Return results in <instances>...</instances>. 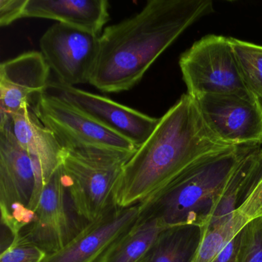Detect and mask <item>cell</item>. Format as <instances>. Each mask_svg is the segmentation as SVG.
Returning a JSON list of instances; mask_svg holds the SVG:
<instances>
[{"mask_svg":"<svg viewBox=\"0 0 262 262\" xmlns=\"http://www.w3.org/2000/svg\"><path fill=\"white\" fill-rule=\"evenodd\" d=\"M194 99L205 123L221 140L233 146H261L262 105L254 93Z\"/></svg>","mask_w":262,"mask_h":262,"instance_id":"obj_8","label":"cell"},{"mask_svg":"<svg viewBox=\"0 0 262 262\" xmlns=\"http://www.w3.org/2000/svg\"><path fill=\"white\" fill-rule=\"evenodd\" d=\"M208 128L195 99L182 95L126 162L115 203L126 208L152 197L210 156L233 148Z\"/></svg>","mask_w":262,"mask_h":262,"instance_id":"obj_1","label":"cell"},{"mask_svg":"<svg viewBox=\"0 0 262 262\" xmlns=\"http://www.w3.org/2000/svg\"><path fill=\"white\" fill-rule=\"evenodd\" d=\"M179 67L190 96L251 93L236 60L230 38L208 35L181 55Z\"/></svg>","mask_w":262,"mask_h":262,"instance_id":"obj_5","label":"cell"},{"mask_svg":"<svg viewBox=\"0 0 262 262\" xmlns=\"http://www.w3.org/2000/svg\"><path fill=\"white\" fill-rule=\"evenodd\" d=\"M47 253L20 233L2 250L0 262H42Z\"/></svg>","mask_w":262,"mask_h":262,"instance_id":"obj_20","label":"cell"},{"mask_svg":"<svg viewBox=\"0 0 262 262\" xmlns=\"http://www.w3.org/2000/svg\"><path fill=\"white\" fill-rule=\"evenodd\" d=\"M213 12L211 0H150L134 16L104 29L90 83L107 93L131 90L188 27Z\"/></svg>","mask_w":262,"mask_h":262,"instance_id":"obj_2","label":"cell"},{"mask_svg":"<svg viewBox=\"0 0 262 262\" xmlns=\"http://www.w3.org/2000/svg\"><path fill=\"white\" fill-rule=\"evenodd\" d=\"M157 220L140 219L116 239L99 262H138L146 255L160 233L165 229Z\"/></svg>","mask_w":262,"mask_h":262,"instance_id":"obj_17","label":"cell"},{"mask_svg":"<svg viewBox=\"0 0 262 262\" xmlns=\"http://www.w3.org/2000/svg\"><path fill=\"white\" fill-rule=\"evenodd\" d=\"M45 93L68 102L96 122L126 138L137 148L149 137L159 121L108 98L63 85L56 80L50 82Z\"/></svg>","mask_w":262,"mask_h":262,"instance_id":"obj_11","label":"cell"},{"mask_svg":"<svg viewBox=\"0 0 262 262\" xmlns=\"http://www.w3.org/2000/svg\"><path fill=\"white\" fill-rule=\"evenodd\" d=\"M259 100H260V103L262 105V96H260V97H258Z\"/></svg>","mask_w":262,"mask_h":262,"instance_id":"obj_24","label":"cell"},{"mask_svg":"<svg viewBox=\"0 0 262 262\" xmlns=\"http://www.w3.org/2000/svg\"><path fill=\"white\" fill-rule=\"evenodd\" d=\"M0 128H7L34 162L37 179L33 204L35 213L44 186L60 167L63 148L30 107L0 119Z\"/></svg>","mask_w":262,"mask_h":262,"instance_id":"obj_12","label":"cell"},{"mask_svg":"<svg viewBox=\"0 0 262 262\" xmlns=\"http://www.w3.org/2000/svg\"><path fill=\"white\" fill-rule=\"evenodd\" d=\"M254 148L233 147L199 162L141 203L139 217L156 219L165 228L197 225L206 229L239 165Z\"/></svg>","mask_w":262,"mask_h":262,"instance_id":"obj_3","label":"cell"},{"mask_svg":"<svg viewBox=\"0 0 262 262\" xmlns=\"http://www.w3.org/2000/svg\"><path fill=\"white\" fill-rule=\"evenodd\" d=\"M27 0H0V25L7 27L24 19Z\"/></svg>","mask_w":262,"mask_h":262,"instance_id":"obj_21","label":"cell"},{"mask_svg":"<svg viewBox=\"0 0 262 262\" xmlns=\"http://www.w3.org/2000/svg\"><path fill=\"white\" fill-rule=\"evenodd\" d=\"M140 204L111 211L93 222L59 251L47 254L42 262H99L112 244L137 222Z\"/></svg>","mask_w":262,"mask_h":262,"instance_id":"obj_14","label":"cell"},{"mask_svg":"<svg viewBox=\"0 0 262 262\" xmlns=\"http://www.w3.org/2000/svg\"><path fill=\"white\" fill-rule=\"evenodd\" d=\"M241 233V232H240ZM240 233L224 248L214 262H234L240 241Z\"/></svg>","mask_w":262,"mask_h":262,"instance_id":"obj_22","label":"cell"},{"mask_svg":"<svg viewBox=\"0 0 262 262\" xmlns=\"http://www.w3.org/2000/svg\"><path fill=\"white\" fill-rule=\"evenodd\" d=\"M231 47L247 86L262 96V46L230 37Z\"/></svg>","mask_w":262,"mask_h":262,"instance_id":"obj_18","label":"cell"},{"mask_svg":"<svg viewBox=\"0 0 262 262\" xmlns=\"http://www.w3.org/2000/svg\"><path fill=\"white\" fill-rule=\"evenodd\" d=\"M235 262H262V217L250 222L241 231Z\"/></svg>","mask_w":262,"mask_h":262,"instance_id":"obj_19","label":"cell"},{"mask_svg":"<svg viewBox=\"0 0 262 262\" xmlns=\"http://www.w3.org/2000/svg\"><path fill=\"white\" fill-rule=\"evenodd\" d=\"M99 36L65 24L50 27L39 41L41 53L59 83H90L99 53Z\"/></svg>","mask_w":262,"mask_h":262,"instance_id":"obj_9","label":"cell"},{"mask_svg":"<svg viewBox=\"0 0 262 262\" xmlns=\"http://www.w3.org/2000/svg\"><path fill=\"white\" fill-rule=\"evenodd\" d=\"M133 153L94 147L62 149L64 182L76 212L87 223L116 207V188Z\"/></svg>","mask_w":262,"mask_h":262,"instance_id":"obj_4","label":"cell"},{"mask_svg":"<svg viewBox=\"0 0 262 262\" xmlns=\"http://www.w3.org/2000/svg\"><path fill=\"white\" fill-rule=\"evenodd\" d=\"M41 52L23 53L0 66V119L24 107L34 108L50 81Z\"/></svg>","mask_w":262,"mask_h":262,"instance_id":"obj_13","label":"cell"},{"mask_svg":"<svg viewBox=\"0 0 262 262\" xmlns=\"http://www.w3.org/2000/svg\"><path fill=\"white\" fill-rule=\"evenodd\" d=\"M82 221L75 209L59 167L42 189L33 222L21 233L51 254L82 231L86 225H82Z\"/></svg>","mask_w":262,"mask_h":262,"instance_id":"obj_10","label":"cell"},{"mask_svg":"<svg viewBox=\"0 0 262 262\" xmlns=\"http://www.w3.org/2000/svg\"><path fill=\"white\" fill-rule=\"evenodd\" d=\"M205 231L197 225L165 228L147 254L148 262H192Z\"/></svg>","mask_w":262,"mask_h":262,"instance_id":"obj_16","label":"cell"},{"mask_svg":"<svg viewBox=\"0 0 262 262\" xmlns=\"http://www.w3.org/2000/svg\"><path fill=\"white\" fill-rule=\"evenodd\" d=\"M107 0H27L24 18L52 19L100 36L110 20Z\"/></svg>","mask_w":262,"mask_h":262,"instance_id":"obj_15","label":"cell"},{"mask_svg":"<svg viewBox=\"0 0 262 262\" xmlns=\"http://www.w3.org/2000/svg\"><path fill=\"white\" fill-rule=\"evenodd\" d=\"M234 262H235V260H234Z\"/></svg>","mask_w":262,"mask_h":262,"instance_id":"obj_25","label":"cell"},{"mask_svg":"<svg viewBox=\"0 0 262 262\" xmlns=\"http://www.w3.org/2000/svg\"><path fill=\"white\" fill-rule=\"evenodd\" d=\"M36 169L31 156L7 128H0V210L1 222L13 237L34 219Z\"/></svg>","mask_w":262,"mask_h":262,"instance_id":"obj_6","label":"cell"},{"mask_svg":"<svg viewBox=\"0 0 262 262\" xmlns=\"http://www.w3.org/2000/svg\"><path fill=\"white\" fill-rule=\"evenodd\" d=\"M62 148H108L135 152L131 141L96 122L68 102L44 93L33 108Z\"/></svg>","mask_w":262,"mask_h":262,"instance_id":"obj_7","label":"cell"},{"mask_svg":"<svg viewBox=\"0 0 262 262\" xmlns=\"http://www.w3.org/2000/svg\"><path fill=\"white\" fill-rule=\"evenodd\" d=\"M147 254H148V253H147ZM147 254L146 255L144 256V257L138 262H148V255H147Z\"/></svg>","mask_w":262,"mask_h":262,"instance_id":"obj_23","label":"cell"}]
</instances>
